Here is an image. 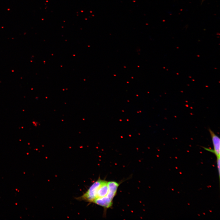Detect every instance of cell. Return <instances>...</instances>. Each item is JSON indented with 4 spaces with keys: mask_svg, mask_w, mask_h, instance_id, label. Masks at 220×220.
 <instances>
[{
    "mask_svg": "<svg viewBox=\"0 0 220 220\" xmlns=\"http://www.w3.org/2000/svg\"><path fill=\"white\" fill-rule=\"evenodd\" d=\"M119 183L115 181L108 182V191L107 195L96 198L93 203L105 208H110L112 205L113 200L116 194Z\"/></svg>",
    "mask_w": 220,
    "mask_h": 220,
    "instance_id": "6da1fadb",
    "label": "cell"
},
{
    "mask_svg": "<svg viewBox=\"0 0 220 220\" xmlns=\"http://www.w3.org/2000/svg\"><path fill=\"white\" fill-rule=\"evenodd\" d=\"M102 181L103 180L99 178L91 185L85 193L76 199L79 201L93 203L97 198V191Z\"/></svg>",
    "mask_w": 220,
    "mask_h": 220,
    "instance_id": "7a4b0ae2",
    "label": "cell"
},
{
    "mask_svg": "<svg viewBox=\"0 0 220 220\" xmlns=\"http://www.w3.org/2000/svg\"><path fill=\"white\" fill-rule=\"evenodd\" d=\"M211 134L214 149L204 147L205 149L215 154L217 158V163L218 174H220V139L211 129H209Z\"/></svg>",
    "mask_w": 220,
    "mask_h": 220,
    "instance_id": "3957f363",
    "label": "cell"
},
{
    "mask_svg": "<svg viewBox=\"0 0 220 220\" xmlns=\"http://www.w3.org/2000/svg\"><path fill=\"white\" fill-rule=\"evenodd\" d=\"M108 191V182L103 180L97 191V198L105 196L107 194Z\"/></svg>",
    "mask_w": 220,
    "mask_h": 220,
    "instance_id": "277c9868",
    "label": "cell"
},
{
    "mask_svg": "<svg viewBox=\"0 0 220 220\" xmlns=\"http://www.w3.org/2000/svg\"><path fill=\"white\" fill-rule=\"evenodd\" d=\"M32 123L35 126V127L37 126L38 125L37 123L35 121H34V122H32Z\"/></svg>",
    "mask_w": 220,
    "mask_h": 220,
    "instance_id": "5b68a950",
    "label": "cell"
}]
</instances>
